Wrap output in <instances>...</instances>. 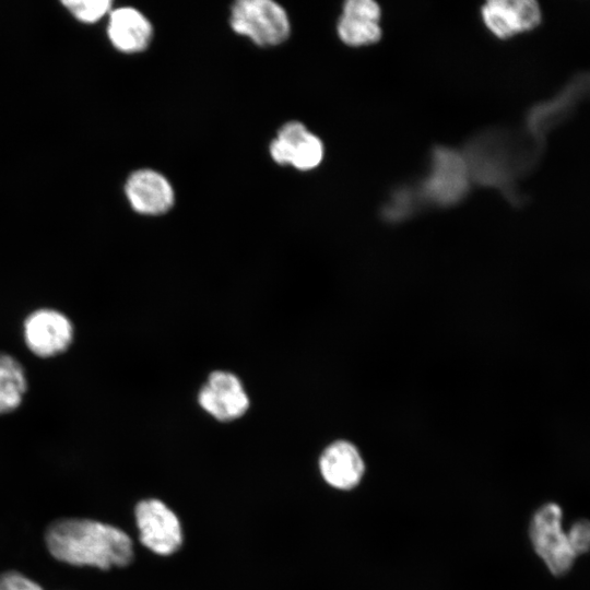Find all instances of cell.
Wrapping results in <instances>:
<instances>
[{"instance_id":"6da1fadb","label":"cell","mask_w":590,"mask_h":590,"mask_svg":"<svg viewBox=\"0 0 590 590\" xmlns=\"http://www.w3.org/2000/svg\"><path fill=\"white\" fill-rule=\"evenodd\" d=\"M45 540L56 559L74 566L109 569L126 566L133 558L128 534L95 520L59 519L48 527Z\"/></svg>"},{"instance_id":"7a4b0ae2","label":"cell","mask_w":590,"mask_h":590,"mask_svg":"<svg viewBox=\"0 0 590 590\" xmlns=\"http://www.w3.org/2000/svg\"><path fill=\"white\" fill-rule=\"evenodd\" d=\"M472 184L462 152L447 146L433 150L428 172L417 185L424 203L450 206L462 201Z\"/></svg>"},{"instance_id":"3957f363","label":"cell","mask_w":590,"mask_h":590,"mask_svg":"<svg viewBox=\"0 0 590 590\" xmlns=\"http://www.w3.org/2000/svg\"><path fill=\"white\" fill-rule=\"evenodd\" d=\"M562 519L560 506L546 503L535 510L529 527L534 552L554 576L567 574L577 557L563 528Z\"/></svg>"},{"instance_id":"277c9868","label":"cell","mask_w":590,"mask_h":590,"mask_svg":"<svg viewBox=\"0 0 590 590\" xmlns=\"http://www.w3.org/2000/svg\"><path fill=\"white\" fill-rule=\"evenodd\" d=\"M231 27L259 46L283 43L290 35V20L285 10L271 0H240L229 15Z\"/></svg>"},{"instance_id":"5b68a950","label":"cell","mask_w":590,"mask_h":590,"mask_svg":"<svg viewBox=\"0 0 590 590\" xmlns=\"http://www.w3.org/2000/svg\"><path fill=\"white\" fill-rule=\"evenodd\" d=\"M199 406L219 422L243 417L250 408V398L241 379L233 371H211L197 394Z\"/></svg>"},{"instance_id":"8992f818","label":"cell","mask_w":590,"mask_h":590,"mask_svg":"<svg viewBox=\"0 0 590 590\" xmlns=\"http://www.w3.org/2000/svg\"><path fill=\"white\" fill-rule=\"evenodd\" d=\"M135 520L142 544L158 555L175 553L182 543L177 516L161 500L146 499L135 507Z\"/></svg>"},{"instance_id":"52a82bcc","label":"cell","mask_w":590,"mask_h":590,"mask_svg":"<svg viewBox=\"0 0 590 590\" xmlns=\"http://www.w3.org/2000/svg\"><path fill=\"white\" fill-rule=\"evenodd\" d=\"M24 340L35 355L51 357L64 352L73 340V326L62 312L42 308L33 311L24 322Z\"/></svg>"},{"instance_id":"ba28073f","label":"cell","mask_w":590,"mask_h":590,"mask_svg":"<svg viewBox=\"0 0 590 590\" xmlns=\"http://www.w3.org/2000/svg\"><path fill=\"white\" fill-rule=\"evenodd\" d=\"M272 160L279 165H292L298 170L316 168L323 158L322 141L299 121L286 122L270 144Z\"/></svg>"},{"instance_id":"9c48e42d","label":"cell","mask_w":590,"mask_h":590,"mask_svg":"<svg viewBox=\"0 0 590 590\" xmlns=\"http://www.w3.org/2000/svg\"><path fill=\"white\" fill-rule=\"evenodd\" d=\"M481 15L488 31L503 39L531 31L542 20L534 0H491L482 7Z\"/></svg>"},{"instance_id":"30bf717a","label":"cell","mask_w":590,"mask_h":590,"mask_svg":"<svg viewBox=\"0 0 590 590\" xmlns=\"http://www.w3.org/2000/svg\"><path fill=\"white\" fill-rule=\"evenodd\" d=\"M132 209L143 215H161L172 209L175 194L169 181L152 169L132 173L125 186Z\"/></svg>"},{"instance_id":"8fae6325","label":"cell","mask_w":590,"mask_h":590,"mask_svg":"<svg viewBox=\"0 0 590 590\" xmlns=\"http://www.w3.org/2000/svg\"><path fill=\"white\" fill-rule=\"evenodd\" d=\"M381 10L373 0H349L343 4L337 24L340 39L353 47L376 44L382 35L379 20Z\"/></svg>"},{"instance_id":"7c38bea8","label":"cell","mask_w":590,"mask_h":590,"mask_svg":"<svg viewBox=\"0 0 590 590\" xmlns=\"http://www.w3.org/2000/svg\"><path fill=\"white\" fill-rule=\"evenodd\" d=\"M319 469L323 480L338 489L356 487L365 472L358 449L346 440L330 444L321 453Z\"/></svg>"},{"instance_id":"4fadbf2b","label":"cell","mask_w":590,"mask_h":590,"mask_svg":"<svg viewBox=\"0 0 590 590\" xmlns=\"http://www.w3.org/2000/svg\"><path fill=\"white\" fill-rule=\"evenodd\" d=\"M107 33L118 50L139 52L149 46L153 31L150 21L140 11L122 7L110 12Z\"/></svg>"},{"instance_id":"5bb4252c","label":"cell","mask_w":590,"mask_h":590,"mask_svg":"<svg viewBox=\"0 0 590 590\" xmlns=\"http://www.w3.org/2000/svg\"><path fill=\"white\" fill-rule=\"evenodd\" d=\"M27 381L23 366L12 356L0 354V414L16 410L23 401Z\"/></svg>"},{"instance_id":"9a60e30c","label":"cell","mask_w":590,"mask_h":590,"mask_svg":"<svg viewBox=\"0 0 590 590\" xmlns=\"http://www.w3.org/2000/svg\"><path fill=\"white\" fill-rule=\"evenodd\" d=\"M422 204L424 200L417 185H403L391 192L382 210L384 216L390 221H399L410 216Z\"/></svg>"},{"instance_id":"2e32d148","label":"cell","mask_w":590,"mask_h":590,"mask_svg":"<svg viewBox=\"0 0 590 590\" xmlns=\"http://www.w3.org/2000/svg\"><path fill=\"white\" fill-rule=\"evenodd\" d=\"M67 9L80 21L94 23L102 19L111 7L109 0H69L63 1Z\"/></svg>"},{"instance_id":"e0dca14e","label":"cell","mask_w":590,"mask_h":590,"mask_svg":"<svg viewBox=\"0 0 590 590\" xmlns=\"http://www.w3.org/2000/svg\"><path fill=\"white\" fill-rule=\"evenodd\" d=\"M567 534L577 556L590 552V520L579 519L575 521Z\"/></svg>"},{"instance_id":"ac0fdd59","label":"cell","mask_w":590,"mask_h":590,"mask_svg":"<svg viewBox=\"0 0 590 590\" xmlns=\"http://www.w3.org/2000/svg\"><path fill=\"white\" fill-rule=\"evenodd\" d=\"M0 590H43L35 581L17 571H7L0 575Z\"/></svg>"}]
</instances>
